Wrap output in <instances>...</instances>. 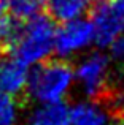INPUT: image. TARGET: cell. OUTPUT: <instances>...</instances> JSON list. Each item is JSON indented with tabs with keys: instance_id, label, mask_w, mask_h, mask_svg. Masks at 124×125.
Returning a JSON list of instances; mask_svg holds the SVG:
<instances>
[{
	"instance_id": "4fadbf2b",
	"label": "cell",
	"mask_w": 124,
	"mask_h": 125,
	"mask_svg": "<svg viewBox=\"0 0 124 125\" xmlns=\"http://www.w3.org/2000/svg\"><path fill=\"white\" fill-rule=\"evenodd\" d=\"M108 48H110V60L118 67L119 73L124 74V32H121L112 41Z\"/></svg>"
},
{
	"instance_id": "6da1fadb",
	"label": "cell",
	"mask_w": 124,
	"mask_h": 125,
	"mask_svg": "<svg viewBox=\"0 0 124 125\" xmlns=\"http://www.w3.org/2000/svg\"><path fill=\"white\" fill-rule=\"evenodd\" d=\"M73 81V68L68 62L62 59L43 60L29 71L25 92L37 103L59 101L68 94Z\"/></svg>"
},
{
	"instance_id": "9c48e42d",
	"label": "cell",
	"mask_w": 124,
	"mask_h": 125,
	"mask_svg": "<svg viewBox=\"0 0 124 125\" xmlns=\"http://www.w3.org/2000/svg\"><path fill=\"white\" fill-rule=\"evenodd\" d=\"M94 0H48V14L53 21L67 22L89 11Z\"/></svg>"
},
{
	"instance_id": "52a82bcc",
	"label": "cell",
	"mask_w": 124,
	"mask_h": 125,
	"mask_svg": "<svg viewBox=\"0 0 124 125\" xmlns=\"http://www.w3.org/2000/svg\"><path fill=\"white\" fill-rule=\"evenodd\" d=\"M25 125H70L68 106L62 100L40 103L29 113Z\"/></svg>"
},
{
	"instance_id": "9a60e30c",
	"label": "cell",
	"mask_w": 124,
	"mask_h": 125,
	"mask_svg": "<svg viewBox=\"0 0 124 125\" xmlns=\"http://www.w3.org/2000/svg\"><path fill=\"white\" fill-rule=\"evenodd\" d=\"M119 119H123V122H124V113L121 114V116H119Z\"/></svg>"
},
{
	"instance_id": "3957f363",
	"label": "cell",
	"mask_w": 124,
	"mask_h": 125,
	"mask_svg": "<svg viewBox=\"0 0 124 125\" xmlns=\"http://www.w3.org/2000/svg\"><path fill=\"white\" fill-rule=\"evenodd\" d=\"M112 60L100 51L87 54L73 71L83 94L89 100L105 104L113 92V78L110 73Z\"/></svg>"
},
{
	"instance_id": "7a4b0ae2",
	"label": "cell",
	"mask_w": 124,
	"mask_h": 125,
	"mask_svg": "<svg viewBox=\"0 0 124 125\" xmlns=\"http://www.w3.org/2000/svg\"><path fill=\"white\" fill-rule=\"evenodd\" d=\"M54 33L56 25L50 14L38 13L21 25L18 37L10 49L24 65H37L51 55L54 48Z\"/></svg>"
},
{
	"instance_id": "7c38bea8",
	"label": "cell",
	"mask_w": 124,
	"mask_h": 125,
	"mask_svg": "<svg viewBox=\"0 0 124 125\" xmlns=\"http://www.w3.org/2000/svg\"><path fill=\"white\" fill-rule=\"evenodd\" d=\"M19 108L14 97L0 92V125H16Z\"/></svg>"
},
{
	"instance_id": "ba28073f",
	"label": "cell",
	"mask_w": 124,
	"mask_h": 125,
	"mask_svg": "<svg viewBox=\"0 0 124 125\" xmlns=\"http://www.w3.org/2000/svg\"><path fill=\"white\" fill-rule=\"evenodd\" d=\"M70 125H110V114L96 101H78L68 108Z\"/></svg>"
},
{
	"instance_id": "8fae6325",
	"label": "cell",
	"mask_w": 124,
	"mask_h": 125,
	"mask_svg": "<svg viewBox=\"0 0 124 125\" xmlns=\"http://www.w3.org/2000/svg\"><path fill=\"white\" fill-rule=\"evenodd\" d=\"M21 29V22L10 16L5 6L0 5V51H8L14 43L18 32Z\"/></svg>"
},
{
	"instance_id": "5b68a950",
	"label": "cell",
	"mask_w": 124,
	"mask_h": 125,
	"mask_svg": "<svg viewBox=\"0 0 124 125\" xmlns=\"http://www.w3.org/2000/svg\"><path fill=\"white\" fill-rule=\"evenodd\" d=\"M92 43V25L86 19H72L62 22L54 33L53 51L61 59H67L86 49Z\"/></svg>"
},
{
	"instance_id": "2e32d148",
	"label": "cell",
	"mask_w": 124,
	"mask_h": 125,
	"mask_svg": "<svg viewBox=\"0 0 124 125\" xmlns=\"http://www.w3.org/2000/svg\"><path fill=\"white\" fill-rule=\"evenodd\" d=\"M40 2H48V0H40Z\"/></svg>"
},
{
	"instance_id": "8992f818",
	"label": "cell",
	"mask_w": 124,
	"mask_h": 125,
	"mask_svg": "<svg viewBox=\"0 0 124 125\" xmlns=\"http://www.w3.org/2000/svg\"><path fill=\"white\" fill-rule=\"evenodd\" d=\"M29 70L13 54L0 51V92L18 97L25 92Z\"/></svg>"
},
{
	"instance_id": "5bb4252c",
	"label": "cell",
	"mask_w": 124,
	"mask_h": 125,
	"mask_svg": "<svg viewBox=\"0 0 124 125\" xmlns=\"http://www.w3.org/2000/svg\"><path fill=\"white\" fill-rule=\"evenodd\" d=\"M113 3H115L116 10H118L119 16H121V19H123V24H124V0H113Z\"/></svg>"
},
{
	"instance_id": "277c9868",
	"label": "cell",
	"mask_w": 124,
	"mask_h": 125,
	"mask_svg": "<svg viewBox=\"0 0 124 125\" xmlns=\"http://www.w3.org/2000/svg\"><path fill=\"white\" fill-rule=\"evenodd\" d=\"M92 25V43L99 48H108L112 41L124 32V24L113 0H94L89 11Z\"/></svg>"
},
{
	"instance_id": "30bf717a",
	"label": "cell",
	"mask_w": 124,
	"mask_h": 125,
	"mask_svg": "<svg viewBox=\"0 0 124 125\" xmlns=\"http://www.w3.org/2000/svg\"><path fill=\"white\" fill-rule=\"evenodd\" d=\"M5 10L11 18L19 22H25L37 16L41 10L40 0H5Z\"/></svg>"
}]
</instances>
